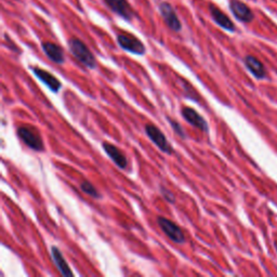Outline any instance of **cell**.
I'll use <instances>...</instances> for the list:
<instances>
[{
	"instance_id": "6da1fadb",
	"label": "cell",
	"mask_w": 277,
	"mask_h": 277,
	"mask_svg": "<svg viewBox=\"0 0 277 277\" xmlns=\"http://www.w3.org/2000/svg\"><path fill=\"white\" fill-rule=\"evenodd\" d=\"M68 48L69 51L75 57L77 60L83 64L86 67L90 69H95L97 67L96 58L93 56L85 43L78 38H71L68 40Z\"/></svg>"
},
{
	"instance_id": "7a4b0ae2",
	"label": "cell",
	"mask_w": 277,
	"mask_h": 277,
	"mask_svg": "<svg viewBox=\"0 0 277 277\" xmlns=\"http://www.w3.org/2000/svg\"><path fill=\"white\" fill-rule=\"evenodd\" d=\"M117 42L119 44V47L125 51L136 54V56H143V54H145V46L135 35L121 33L117 36Z\"/></svg>"
},
{
	"instance_id": "3957f363",
	"label": "cell",
	"mask_w": 277,
	"mask_h": 277,
	"mask_svg": "<svg viewBox=\"0 0 277 277\" xmlns=\"http://www.w3.org/2000/svg\"><path fill=\"white\" fill-rule=\"evenodd\" d=\"M18 136L32 150L36 152L43 151V142L38 131L34 129V128L27 126L20 127L18 129Z\"/></svg>"
},
{
	"instance_id": "277c9868",
	"label": "cell",
	"mask_w": 277,
	"mask_h": 277,
	"mask_svg": "<svg viewBox=\"0 0 277 277\" xmlns=\"http://www.w3.org/2000/svg\"><path fill=\"white\" fill-rule=\"evenodd\" d=\"M145 133L146 136L150 138V140L154 143L161 152L166 153L168 155L172 154L173 148L169 141L167 140L166 136L159 130V128L152 125V123H147V125H145Z\"/></svg>"
},
{
	"instance_id": "5b68a950",
	"label": "cell",
	"mask_w": 277,
	"mask_h": 277,
	"mask_svg": "<svg viewBox=\"0 0 277 277\" xmlns=\"http://www.w3.org/2000/svg\"><path fill=\"white\" fill-rule=\"evenodd\" d=\"M157 223L168 238H170L172 241L177 242V244H183V242L185 241L184 234H183L182 230L175 222L168 220L164 217H158Z\"/></svg>"
},
{
	"instance_id": "8992f818",
	"label": "cell",
	"mask_w": 277,
	"mask_h": 277,
	"mask_svg": "<svg viewBox=\"0 0 277 277\" xmlns=\"http://www.w3.org/2000/svg\"><path fill=\"white\" fill-rule=\"evenodd\" d=\"M158 10H159V13L164 20V22L166 23V25L169 27L171 31L173 32H180L182 29V24L180 22L179 18H178L176 10L173 9V7L169 2L162 1L159 3V7H158Z\"/></svg>"
},
{
	"instance_id": "52a82bcc",
	"label": "cell",
	"mask_w": 277,
	"mask_h": 277,
	"mask_svg": "<svg viewBox=\"0 0 277 277\" xmlns=\"http://www.w3.org/2000/svg\"><path fill=\"white\" fill-rule=\"evenodd\" d=\"M106 3V6L110 8L113 12H115L117 16L121 17L126 21H132L136 17L135 10L132 9L130 3L127 0H103Z\"/></svg>"
},
{
	"instance_id": "ba28073f",
	"label": "cell",
	"mask_w": 277,
	"mask_h": 277,
	"mask_svg": "<svg viewBox=\"0 0 277 277\" xmlns=\"http://www.w3.org/2000/svg\"><path fill=\"white\" fill-rule=\"evenodd\" d=\"M230 10L233 16L242 23H250L255 19L252 10L240 0H231Z\"/></svg>"
},
{
	"instance_id": "9c48e42d",
	"label": "cell",
	"mask_w": 277,
	"mask_h": 277,
	"mask_svg": "<svg viewBox=\"0 0 277 277\" xmlns=\"http://www.w3.org/2000/svg\"><path fill=\"white\" fill-rule=\"evenodd\" d=\"M181 114L183 118H184L187 122L191 123L192 126L198 128L199 130L204 132H207L209 130V127H208V123L205 120V118L202 117L200 114L197 113V111L194 110V108L189 106L183 107L181 110Z\"/></svg>"
},
{
	"instance_id": "30bf717a",
	"label": "cell",
	"mask_w": 277,
	"mask_h": 277,
	"mask_svg": "<svg viewBox=\"0 0 277 277\" xmlns=\"http://www.w3.org/2000/svg\"><path fill=\"white\" fill-rule=\"evenodd\" d=\"M209 12L212 20H214L221 28H223L225 31L231 33L235 32L236 27L234 25V23L232 22V20L227 17L222 10H220L217 6H215V4L211 3L209 6Z\"/></svg>"
},
{
	"instance_id": "8fae6325",
	"label": "cell",
	"mask_w": 277,
	"mask_h": 277,
	"mask_svg": "<svg viewBox=\"0 0 277 277\" xmlns=\"http://www.w3.org/2000/svg\"><path fill=\"white\" fill-rule=\"evenodd\" d=\"M32 71L35 74V76H36L39 80L42 81L51 91L53 92L60 91V89L62 88V83L56 76H53L51 73H49L39 67H32Z\"/></svg>"
},
{
	"instance_id": "7c38bea8",
	"label": "cell",
	"mask_w": 277,
	"mask_h": 277,
	"mask_svg": "<svg viewBox=\"0 0 277 277\" xmlns=\"http://www.w3.org/2000/svg\"><path fill=\"white\" fill-rule=\"evenodd\" d=\"M103 150L105 151L106 154L108 155V157L111 158V159L115 162V165L117 167L121 168V169H125V168L128 166V159L126 158V156L123 155V153H121L118 148L111 144V143H107V142H104L102 144Z\"/></svg>"
},
{
	"instance_id": "4fadbf2b",
	"label": "cell",
	"mask_w": 277,
	"mask_h": 277,
	"mask_svg": "<svg viewBox=\"0 0 277 277\" xmlns=\"http://www.w3.org/2000/svg\"><path fill=\"white\" fill-rule=\"evenodd\" d=\"M41 48L44 54L50 59V60L57 64H63L65 61L63 49L53 42H42Z\"/></svg>"
},
{
	"instance_id": "5bb4252c",
	"label": "cell",
	"mask_w": 277,
	"mask_h": 277,
	"mask_svg": "<svg viewBox=\"0 0 277 277\" xmlns=\"http://www.w3.org/2000/svg\"><path fill=\"white\" fill-rule=\"evenodd\" d=\"M51 257H52V260L54 262V264L57 265L58 270L60 271V273L65 276V277H69V276H73V272L69 269V265L67 264V262L64 258L62 252L60 251V249L58 248V247L53 246L51 247Z\"/></svg>"
},
{
	"instance_id": "9a60e30c",
	"label": "cell",
	"mask_w": 277,
	"mask_h": 277,
	"mask_svg": "<svg viewBox=\"0 0 277 277\" xmlns=\"http://www.w3.org/2000/svg\"><path fill=\"white\" fill-rule=\"evenodd\" d=\"M245 65L246 67L248 68V71L254 75L256 78L258 79H262L264 78L266 75V72H265V68L263 66V64H262L258 59L252 57V56H247L245 58Z\"/></svg>"
},
{
	"instance_id": "2e32d148",
	"label": "cell",
	"mask_w": 277,
	"mask_h": 277,
	"mask_svg": "<svg viewBox=\"0 0 277 277\" xmlns=\"http://www.w3.org/2000/svg\"><path fill=\"white\" fill-rule=\"evenodd\" d=\"M80 187H81L82 192L86 193L87 195L93 197V198H101V194L98 192V190L91 184L90 182H88V181L82 182Z\"/></svg>"
},
{
	"instance_id": "e0dca14e",
	"label": "cell",
	"mask_w": 277,
	"mask_h": 277,
	"mask_svg": "<svg viewBox=\"0 0 277 277\" xmlns=\"http://www.w3.org/2000/svg\"><path fill=\"white\" fill-rule=\"evenodd\" d=\"M167 119H168V121H169L170 126L173 128V130H175V132L177 133L178 136H180V137H182V138H186L185 133H184V131H183V129H182V127H181L180 123H178L176 120H172L171 118H169V117H168Z\"/></svg>"
},
{
	"instance_id": "ac0fdd59",
	"label": "cell",
	"mask_w": 277,
	"mask_h": 277,
	"mask_svg": "<svg viewBox=\"0 0 277 277\" xmlns=\"http://www.w3.org/2000/svg\"><path fill=\"white\" fill-rule=\"evenodd\" d=\"M160 193H161V195L165 197V199H166L167 201L171 202V204H173V202L176 201L175 195H173L169 190H167V189H165V187L161 186V187H160Z\"/></svg>"
}]
</instances>
